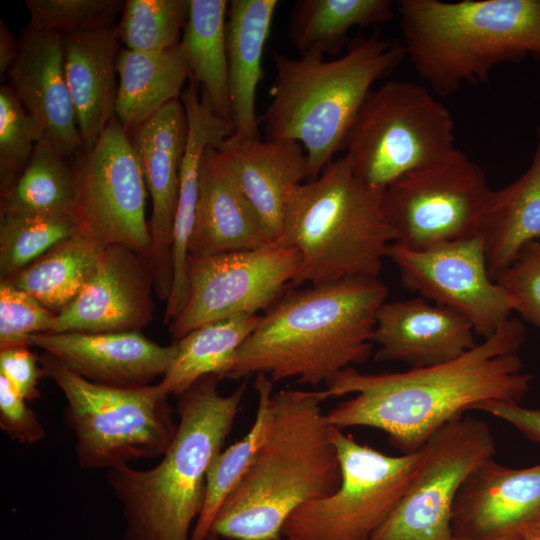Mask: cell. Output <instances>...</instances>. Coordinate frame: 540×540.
<instances>
[{
    "label": "cell",
    "instance_id": "obj_14",
    "mask_svg": "<svg viewBox=\"0 0 540 540\" xmlns=\"http://www.w3.org/2000/svg\"><path fill=\"white\" fill-rule=\"evenodd\" d=\"M300 265L298 251L268 246L212 256H188L187 299L169 323L174 342L196 328L238 315H257L292 289Z\"/></svg>",
    "mask_w": 540,
    "mask_h": 540
},
{
    "label": "cell",
    "instance_id": "obj_17",
    "mask_svg": "<svg viewBox=\"0 0 540 540\" xmlns=\"http://www.w3.org/2000/svg\"><path fill=\"white\" fill-rule=\"evenodd\" d=\"M152 200L149 260L154 290L167 301L172 285L171 247L179 194L180 167L187 139L184 106L175 99L130 134Z\"/></svg>",
    "mask_w": 540,
    "mask_h": 540
},
{
    "label": "cell",
    "instance_id": "obj_18",
    "mask_svg": "<svg viewBox=\"0 0 540 540\" xmlns=\"http://www.w3.org/2000/svg\"><path fill=\"white\" fill-rule=\"evenodd\" d=\"M18 58L7 77L34 126L37 143L64 158L83 149L77 115L67 85L62 35L28 26L20 37Z\"/></svg>",
    "mask_w": 540,
    "mask_h": 540
},
{
    "label": "cell",
    "instance_id": "obj_33",
    "mask_svg": "<svg viewBox=\"0 0 540 540\" xmlns=\"http://www.w3.org/2000/svg\"><path fill=\"white\" fill-rule=\"evenodd\" d=\"M273 382L264 375H256L257 392L255 419L248 432L213 459L206 479L205 500L195 521L190 540H204L211 532L214 518L229 493L240 481L259 448L267 438L272 421Z\"/></svg>",
    "mask_w": 540,
    "mask_h": 540
},
{
    "label": "cell",
    "instance_id": "obj_7",
    "mask_svg": "<svg viewBox=\"0 0 540 540\" xmlns=\"http://www.w3.org/2000/svg\"><path fill=\"white\" fill-rule=\"evenodd\" d=\"M384 189L365 184L344 155L291 194L278 244L298 251L292 289L353 277H378L395 235Z\"/></svg>",
    "mask_w": 540,
    "mask_h": 540
},
{
    "label": "cell",
    "instance_id": "obj_32",
    "mask_svg": "<svg viewBox=\"0 0 540 540\" xmlns=\"http://www.w3.org/2000/svg\"><path fill=\"white\" fill-rule=\"evenodd\" d=\"M103 249L104 246L76 234L5 281L29 293L58 314L80 293Z\"/></svg>",
    "mask_w": 540,
    "mask_h": 540
},
{
    "label": "cell",
    "instance_id": "obj_29",
    "mask_svg": "<svg viewBox=\"0 0 540 540\" xmlns=\"http://www.w3.org/2000/svg\"><path fill=\"white\" fill-rule=\"evenodd\" d=\"M395 12L390 0H299L289 35L300 56H336L346 50L353 29L387 23Z\"/></svg>",
    "mask_w": 540,
    "mask_h": 540
},
{
    "label": "cell",
    "instance_id": "obj_35",
    "mask_svg": "<svg viewBox=\"0 0 540 540\" xmlns=\"http://www.w3.org/2000/svg\"><path fill=\"white\" fill-rule=\"evenodd\" d=\"M78 234L72 214H0V276L10 280L62 241Z\"/></svg>",
    "mask_w": 540,
    "mask_h": 540
},
{
    "label": "cell",
    "instance_id": "obj_23",
    "mask_svg": "<svg viewBox=\"0 0 540 540\" xmlns=\"http://www.w3.org/2000/svg\"><path fill=\"white\" fill-rule=\"evenodd\" d=\"M273 244L260 217L245 197L220 151L208 146L199 173L191 256L247 251Z\"/></svg>",
    "mask_w": 540,
    "mask_h": 540
},
{
    "label": "cell",
    "instance_id": "obj_2",
    "mask_svg": "<svg viewBox=\"0 0 540 540\" xmlns=\"http://www.w3.org/2000/svg\"><path fill=\"white\" fill-rule=\"evenodd\" d=\"M388 286L378 277H353L291 289L265 311L234 354L222 379L264 374L327 383L373 354L376 314Z\"/></svg>",
    "mask_w": 540,
    "mask_h": 540
},
{
    "label": "cell",
    "instance_id": "obj_11",
    "mask_svg": "<svg viewBox=\"0 0 540 540\" xmlns=\"http://www.w3.org/2000/svg\"><path fill=\"white\" fill-rule=\"evenodd\" d=\"M492 189L482 167L458 148L399 177L383 192L394 243L410 249L479 237Z\"/></svg>",
    "mask_w": 540,
    "mask_h": 540
},
{
    "label": "cell",
    "instance_id": "obj_12",
    "mask_svg": "<svg viewBox=\"0 0 540 540\" xmlns=\"http://www.w3.org/2000/svg\"><path fill=\"white\" fill-rule=\"evenodd\" d=\"M72 169L78 234L149 257L147 187L130 135L116 116L91 149L76 155Z\"/></svg>",
    "mask_w": 540,
    "mask_h": 540
},
{
    "label": "cell",
    "instance_id": "obj_44",
    "mask_svg": "<svg viewBox=\"0 0 540 540\" xmlns=\"http://www.w3.org/2000/svg\"><path fill=\"white\" fill-rule=\"evenodd\" d=\"M20 51V40L16 39L0 21V75H7L16 62Z\"/></svg>",
    "mask_w": 540,
    "mask_h": 540
},
{
    "label": "cell",
    "instance_id": "obj_48",
    "mask_svg": "<svg viewBox=\"0 0 540 540\" xmlns=\"http://www.w3.org/2000/svg\"><path fill=\"white\" fill-rule=\"evenodd\" d=\"M452 540H458V539H456V538H452Z\"/></svg>",
    "mask_w": 540,
    "mask_h": 540
},
{
    "label": "cell",
    "instance_id": "obj_42",
    "mask_svg": "<svg viewBox=\"0 0 540 540\" xmlns=\"http://www.w3.org/2000/svg\"><path fill=\"white\" fill-rule=\"evenodd\" d=\"M38 362L28 346L0 349V375L27 401L39 397L38 382L45 373Z\"/></svg>",
    "mask_w": 540,
    "mask_h": 540
},
{
    "label": "cell",
    "instance_id": "obj_31",
    "mask_svg": "<svg viewBox=\"0 0 540 540\" xmlns=\"http://www.w3.org/2000/svg\"><path fill=\"white\" fill-rule=\"evenodd\" d=\"M261 316L238 315L202 325L176 341L177 355L160 387L167 395H180L199 379L222 374L234 354L257 327Z\"/></svg>",
    "mask_w": 540,
    "mask_h": 540
},
{
    "label": "cell",
    "instance_id": "obj_15",
    "mask_svg": "<svg viewBox=\"0 0 540 540\" xmlns=\"http://www.w3.org/2000/svg\"><path fill=\"white\" fill-rule=\"evenodd\" d=\"M404 288L463 316L484 339L515 311L511 295L489 275L480 237L422 249L392 243L386 252Z\"/></svg>",
    "mask_w": 540,
    "mask_h": 540
},
{
    "label": "cell",
    "instance_id": "obj_1",
    "mask_svg": "<svg viewBox=\"0 0 540 540\" xmlns=\"http://www.w3.org/2000/svg\"><path fill=\"white\" fill-rule=\"evenodd\" d=\"M526 329L507 320L492 336L460 357L404 372L362 373L348 367L326 383L327 399L353 394L326 413L338 429L371 427L388 435L401 454L418 451L448 422L485 401L519 403L532 375L524 372L518 350Z\"/></svg>",
    "mask_w": 540,
    "mask_h": 540
},
{
    "label": "cell",
    "instance_id": "obj_9",
    "mask_svg": "<svg viewBox=\"0 0 540 540\" xmlns=\"http://www.w3.org/2000/svg\"><path fill=\"white\" fill-rule=\"evenodd\" d=\"M454 142L451 111L428 86L388 80L366 97L344 150L365 184L384 189L450 154Z\"/></svg>",
    "mask_w": 540,
    "mask_h": 540
},
{
    "label": "cell",
    "instance_id": "obj_30",
    "mask_svg": "<svg viewBox=\"0 0 540 540\" xmlns=\"http://www.w3.org/2000/svg\"><path fill=\"white\" fill-rule=\"evenodd\" d=\"M228 5L226 0H190L180 46L189 78L201 87L214 112L233 124L226 50Z\"/></svg>",
    "mask_w": 540,
    "mask_h": 540
},
{
    "label": "cell",
    "instance_id": "obj_41",
    "mask_svg": "<svg viewBox=\"0 0 540 540\" xmlns=\"http://www.w3.org/2000/svg\"><path fill=\"white\" fill-rule=\"evenodd\" d=\"M10 383L0 375V427L12 440L33 444L45 437V428Z\"/></svg>",
    "mask_w": 540,
    "mask_h": 540
},
{
    "label": "cell",
    "instance_id": "obj_8",
    "mask_svg": "<svg viewBox=\"0 0 540 540\" xmlns=\"http://www.w3.org/2000/svg\"><path fill=\"white\" fill-rule=\"evenodd\" d=\"M45 376L62 391L65 419L75 438V455L84 469L129 465L162 456L178 423L159 383L120 387L92 382L52 355L39 358Z\"/></svg>",
    "mask_w": 540,
    "mask_h": 540
},
{
    "label": "cell",
    "instance_id": "obj_37",
    "mask_svg": "<svg viewBox=\"0 0 540 540\" xmlns=\"http://www.w3.org/2000/svg\"><path fill=\"white\" fill-rule=\"evenodd\" d=\"M122 0H25L28 27L58 34L113 25L122 12Z\"/></svg>",
    "mask_w": 540,
    "mask_h": 540
},
{
    "label": "cell",
    "instance_id": "obj_24",
    "mask_svg": "<svg viewBox=\"0 0 540 540\" xmlns=\"http://www.w3.org/2000/svg\"><path fill=\"white\" fill-rule=\"evenodd\" d=\"M180 100L187 117V139L180 167L179 194L173 225L172 285L164 315L166 324L181 313L187 299L188 247L195 222L203 154L208 146L218 147L234 132L233 124L214 112L192 79L181 92Z\"/></svg>",
    "mask_w": 540,
    "mask_h": 540
},
{
    "label": "cell",
    "instance_id": "obj_20",
    "mask_svg": "<svg viewBox=\"0 0 540 540\" xmlns=\"http://www.w3.org/2000/svg\"><path fill=\"white\" fill-rule=\"evenodd\" d=\"M29 342L92 382L120 387L150 385L178 350L175 342L162 346L140 331L37 333Z\"/></svg>",
    "mask_w": 540,
    "mask_h": 540
},
{
    "label": "cell",
    "instance_id": "obj_27",
    "mask_svg": "<svg viewBox=\"0 0 540 540\" xmlns=\"http://www.w3.org/2000/svg\"><path fill=\"white\" fill-rule=\"evenodd\" d=\"M529 168L492 190L479 225L487 268L493 279L530 243L540 238V123Z\"/></svg>",
    "mask_w": 540,
    "mask_h": 540
},
{
    "label": "cell",
    "instance_id": "obj_21",
    "mask_svg": "<svg viewBox=\"0 0 540 540\" xmlns=\"http://www.w3.org/2000/svg\"><path fill=\"white\" fill-rule=\"evenodd\" d=\"M474 333L459 313L423 297L384 302L376 314L374 359L410 368L442 364L473 348Z\"/></svg>",
    "mask_w": 540,
    "mask_h": 540
},
{
    "label": "cell",
    "instance_id": "obj_36",
    "mask_svg": "<svg viewBox=\"0 0 540 540\" xmlns=\"http://www.w3.org/2000/svg\"><path fill=\"white\" fill-rule=\"evenodd\" d=\"M190 0H126L119 24L120 41L142 53H160L180 43Z\"/></svg>",
    "mask_w": 540,
    "mask_h": 540
},
{
    "label": "cell",
    "instance_id": "obj_6",
    "mask_svg": "<svg viewBox=\"0 0 540 540\" xmlns=\"http://www.w3.org/2000/svg\"><path fill=\"white\" fill-rule=\"evenodd\" d=\"M405 56L438 97L484 84L504 63L540 62V0H400Z\"/></svg>",
    "mask_w": 540,
    "mask_h": 540
},
{
    "label": "cell",
    "instance_id": "obj_16",
    "mask_svg": "<svg viewBox=\"0 0 540 540\" xmlns=\"http://www.w3.org/2000/svg\"><path fill=\"white\" fill-rule=\"evenodd\" d=\"M153 270L148 256L128 247H104L76 298L57 314L53 332L140 331L153 319Z\"/></svg>",
    "mask_w": 540,
    "mask_h": 540
},
{
    "label": "cell",
    "instance_id": "obj_43",
    "mask_svg": "<svg viewBox=\"0 0 540 540\" xmlns=\"http://www.w3.org/2000/svg\"><path fill=\"white\" fill-rule=\"evenodd\" d=\"M473 410L507 422L528 440L540 445V408H527L516 402L492 400L478 404Z\"/></svg>",
    "mask_w": 540,
    "mask_h": 540
},
{
    "label": "cell",
    "instance_id": "obj_3",
    "mask_svg": "<svg viewBox=\"0 0 540 540\" xmlns=\"http://www.w3.org/2000/svg\"><path fill=\"white\" fill-rule=\"evenodd\" d=\"M323 390L272 395L269 434L220 506L211 532L230 540H276L301 505L334 493L341 482Z\"/></svg>",
    "mask_w": 540,
    "mask_h": 540
},
{
    "label": "cell",
    "instance_id": "obj_34",
    "mask_svg": "<svg viewBox=\"0 0 540 540\" xmlns=\"http://www.w3.org/2000/svg\"><path fill=\"white\" fill-rule=\"evenodd\" d=\"M73 207L72 164L52 148L36 143L20 176L1 192L0 214L56 216L72 214Z\"/></svg>",
    "mask_w": 540,
    "mask_h": 540
},
{
    "label": "cell",
    "instance_id": "obj_46",
    "mask_svg": "<svg viewBox=\"0 0 540 540\" xmlns=\"http://www.w3.org/2000/svg\"><path fill=\"white\" fill-rule=\"evenodd\" d=\"M204 540H221V538L213 533H210Z\"/></svg>",
    "mask_w": 540,
    "mask_h": 540
},
{
    "label": "cell",
    "instance_id": "obj_22",
    "mask_svg": "<svg viewBox=\"0 0 540 540\" xmlns=\"http://www.w3.org/2000/svg\"><path fill=\"white\" fill-rule=\"evenodd\" d=\"M241 191L278 243L288 200L308 180L303 146L291 140L260 139L233 132L218 147Z\"/></svg>",
    "mask_w": 540,
    "mask_h": 540
},
{
    "label": "cell",
    "instance_id": "obj_45",
    "mask_svg": "<svg viewBox=\"0 0 540 540\" xmlns=\"http://www.w3.org/2000/svg\"><path fill=\"white\" fill-rule=\"evenodd\" d=\"M499 540H540V526L520 530Z\"/></svg>",
    "mask_w": 540,
    "mask_h": 540
},
{
    "label": "cell",
    "instance_id": "obj_25",
    "mask_svg": "<svg viewBox=\"0 0 540 540\" xmlns=\"http://www.w3.org/2000/svg\"><path fill=\"white\" fill-rule=\"evenodd\" d=\"M65 78L74 103L83 150L91 149L115 117L117 26L62 34Z\"/></svg>",
    "mask_w": 540,
    "mask_h": 540
},
{
    "label": "cell",
    "instance_id": "obj_19",
    "mask_svg": "<svg viewBox=\"0 0 540 540\" xmlns=\"http://www.w3.org/2000/svg\"><path fill=\"white\" fill-rule=\"evenodd\" d=\"M540 526V463L509 468L491 459L462 485L453 506V538L499 540Z\"/></svg>",
    "mask_w": 540,
    "mask_h": 540
},
{
    "label": "cell",
    "instance_id": "obj_10",
    "mask_svg": "<svg viewBox=\"0 0 540 540\" xmlns=\"http://www.w3.org/2000/svg\"><path fill=\"white\" fill-rule=\"evenodd\" d=\"M341 482L329 496L298 507L282 536L289 540H369L394 511L409 487L421 450L392 456L331 426Z\"/></svg>",
    "mask_w": 540,
    "mask_h": 540
},
{
    "label": "cell",
    "instance_id": "obj_5",
    "mask_svg": "<svg viewBox=\"0 0 540 540\" xmlns=\"http://www.w3.org/2000/svg\"><path fill=\"white\" fill-rule=\"evenodd\" d=\"M404 58L403 45L379 31L351 39L344 53L330 60L273 51L271 100L259 117L266 138L300 143L308 160V180L315 179L344 150L374 84L393 73Z\"/></svg>",
    "mask_w": 540,
    "mask_h": 540
},
{
    "label": "cell",
    "instance_id": "obj_47",
    "mask_svg": "<svg viewBox=\"0 0 540 540\" xmlns=\"http://www.w3.org/2000/svg\"><path fill=\"white\" fill-rule=\"evenodd\" d=\"M276 540H289V539H287V538H285V537L282 536V537H280V538H278V539H276Z\"/></svg>",
    "mask_w": 540,
    "mask_h": 540
},
{
    "label": "cell",
    "instance_id": "obj_26",
    "mask_svg": "<svg viewBox=\"0 0 540 540\" xmlns=\"http://www.w3.org/2000/svg\"><path fill=\"white\" fill-rule=\"evenodd\" d=\"M277 0H231L226 21L228 85L234 132L259 136L257 87L263 78L262 56Z\"/></svg>",
    "mask_w": 540,
    "mask_h": 540
},
{
    "label": "cell",
    "instance_id": "obj_38",
    "mask_svg": "<svg viewBox=\"0 0 540 540\" xmlns=\"http://www.w3.org/2000/svg\"><path fill=\"white\" fill-rule=\"evenodd\" d=\"M37 136L31 119L8 85L0 87V190L10 187L28 164Z\"/></svg>",
    "mask_w": 540,
    "mask_h": 540
},
{
    "label": "cell",
    "instance_id": "obj_13",
    "mask_svg": "<svg viewBox=\"0 0 540 540\" xmlns=\"http://www.w3.org/2000/svg\"><path fill=\"white\" fill-rule=\"evenodd\" d=\"M420 450L409 487L369 540H452L455 499L466 479L495 458L496 441L486 421L462 415L439 428Z\"/></svg>",
    "mask_w": 540,
    "mask_h": 540
},
{
    "label": "cell",
    "instance_id": "obj_28",
    "mask_svg": "<svg viewBox=\"0 0 540 540\" xmlns=\"http://www.w3.org/2000/svg\"><path fill=\"white\" fill-rule=\"evenodd\" d=\"M116 69L115 116L129 135L166 104L179 99L190 75L180 43L160 53L120 49Z\"/></svg>",
    "mask_w": 540,
    "mask_h": 540
},
{
    "label": "cell",
    "instance_id": "obj_40",
    "mask_svg": "<svg viewBox=\"0 0 540 540\" xmlns=\"http://www.w3.org/2000/svg\"><path fill=\"white\" fill-rule=\"evenodd\" d=\"M493 280L511 295L515 311L540 330V238L528 244Z\"/></svg>",
    "mask_w": 540,
    "mask_h": 540
},
{
    "label": "cell",
    "instance_id": "obj_4",
    "mask_svg": "<svg viewBox=\"0 0 540 540\" xmlns=\"http://www.w3.org/2000/svg\"><path fill=\"white\" fill-rule=\"evenodd\" d=\"M247 379L229 395L219 393V375L199 379L177 396V431L156 466L107 470L125 521L123 540H190L204 504L208 469L231 432Z\"/></svg>",
    "mask_w": 540,
    "mask_h": 540
},
{
    "label": "cell",
    "instance_id": "obj_39",
    "mask_svg": "<svg viewBox=\"0 0 540 540\" xmlns=\"http://www.w3.org/2000/svg\"><path fill=\"white\" fill-rule=\"evenodd\" d=\"M57 313L8 281L0 282V349L28 346L37 333L53 332Z\"/></svg>",
    "mask_w": 540,
    "mask_h": 540
}]
</instances>
